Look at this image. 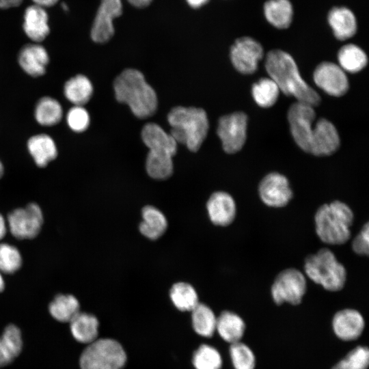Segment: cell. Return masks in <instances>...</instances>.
Returning a JSON list of instances; mask_svg holds the SVG:
<instances>
[{"label": "cell", "mask_w": 369, "mask_h": 369, "mask_svg": "<svg viewBox=\"0 0 369 369\" xmlns=\"http://www.w3.org/2000/svg\"><path fill=\"white\" fill-rule=\"evenodd\" d=\"M266 70L286 96H294L298 102L317 106L320 102L318 94L302 79L293 58L281 50L269 51L266 57Z\"/></svg>", "instance_id": "1"}, {"label": "cell", "mask_w": 369, "mask_h": 369, "mask_svg": "<svg viewBox=\"0 0 369 369\" xmlns=\"http://www.w3.org/2000/svg\"><path fill=\"white\" fill-rule=\"evenodd\" d=\"M113 89L117 100L127 104L137 118H146L154 113L157 107L156 92L140 71L124 70L115 78Z\"/></svg>", "instance_id": "2"}, {"label": "cell", "mask_w": 369, "mask_h": 369, "mask_svg": "<svg viewBox=\"0 0 369 369\" xmlns=\"http://www.w3.org/2000/svg\"><path fill=\"white\" fill-rule=\"evenodd\" d=\"M141 137L149 148L146 162L148 175L158 180L168 178L173 173L172 157L176 152L177 142L155 123L144 126Z\"/></svg>", "instance_id": "3"}, {"label": "cell", "mask_w": 369, "mask_h": 369, "mask_svg": "<svg viewBox=\"0 0 369 369\" xmlns=\"http://www.w3.org/2000/svg\"><path fill=\"white\" fill-rule=\"evenodd\" d=\"M354 215L346 203L334 200L321 205L314 215L315 230L319 239L329 245H342L351 238Z\"/></svg>", "instance_id": "4"}, {"label": "cell", "mask_w": 369, "mask_h": 369, "mask_svg": "<svg viewBox=\"0 0 369 369\" xmlns=\"http://www.w3.org/2000/svg\"><path fill=\"white\" fill-rule=\"evenodd\" d=\"M171 126L170 135L177 143L196 152L205 139L208 131L206 111L200 108L176 107L167 115Z\"/></svg>", "instance_id": "5"}, {"label": "cell", "mask_w": 369, "mask_h": 369, "mask_svg": "<svg viewBox=\"0 0 369 369\" xmlns=\"http://www.w3.org/2000/svg\"><path fill=\"white\" fill-rule=\"evenodd\" d=\"M303 269L306 276L328 291L342 290L346 281L345 267L328 248L308 255L304 260Z\"/></svg>", "instance_id": "6"}, {"label": "cell", "mask_w": 369, "mask_h": 369, "mask_svg": "<svg viewBox=\"0 0 369 369\" xmlns=\"http://www.w3.org/2000/svg\"><path fill=\"white\" fill-rule=\"evenodd\" d=\"M126 355L121 344L109 338L88 344L80 357L81 369H122Z\"/></svg>", "instance_id": "7"}, {"label": "cell", "mask_w": 369, "mask_h": 369, "mask_svg": "<svg viewBox=\"0 0 369 369\" xmlns=\"http://www.w3.org/2000/svg\"><path fill=\"white\" fill-rule=\"evenodd\" d=\"M307 281L305 275L295 268L286 269L275 277L271 286L273 300L277 305L288 303H301L306 292Z\"/></svg>", "instance_id": "8"}, {"label": "cell", "mask_w": 369, "mask_h": 369, "mask_svg": "<svg viewBox=\"0 0 369 369\" xmlns=\"http://www.w3.org/2000/svg\"><path fill=\"white\" fill-rule=\"evenodd\" d=\"M11 234L18 239H31L40 232L43 223V214L40 206L30 203L25 208H18L8 216Z\"/></svg>", "instance_id": "9"}, {"label": "cell", "mask_w": 369, "mask_h": 369, "mask_svg": "<svg viewBox=\"0 0 369 369\" xmlns=\"http://www.w3.org/2000/svg\"><path fill=\"white\" fill-rule=\"evenodd\" d=\"M315 111L313 107L297 102L292 104L288 112V120L292 135L297 144L305 152L310 153Z\"/></svg>", "instance_id": "10"}, {"label": "cell", "mask_w": 369, "mask_h": 369, "mask_svg": "<svg viewBox=\"0 0 369 369\" xmlns=\"http://www.w3.org/2000/svg\"><path fill=\"white\" fill-rule=\"evenodd\" d=\"M247 116L243 112H235L220 118L217 133L224 151L233 154L239 151L246 140Z\"/></svg>", "instance_id": "11"}, {"label": "cell", "mask_w": 369, "mask_h": 369, "mask_svg": "<svg viewBox=\"0 0 369 369\" xmlns=\"http://www.w3.org/2000/svg\"><path fill=\"white\" fill-rule=\"evenodd\" d=\"M258 194L264 204L273 208L286 206L293 197L288 180L277 172L269 173L261 180Z\"/></svg>", "instance_id": "12"}, {"label": "cell", "mask_w": 369, "mask_h": 369, "mask_svg": "<svg viewBox=\"0 0 369 369\" xmlns=\"http://www.w3.org/2000/svg\"><path fill=\"white\" fill-rule=\"evenodd\" d=\"M262 57L263 49L261 44L250 37L237 39L231 47L230 58L232 64L242 74L254 73Z\"/></svg>", "instance_id": "13"}, {"label": "cell", "mask_w": 369, "mask_h": 369, "mask_svg": "<svg viewBox=\"0 0 369 369\" xmlns=\"http://www.w3.org/2000/svg\"><path fill=\"white\" fill-rule=\"evenodd\" d=\"M122 13L121 0H100L92 27V39L98 43L109 41L114 34L113 19Z\"/></svg>", "instance_id": "14"}, {"label": "cell", "mask_w": 369, "mask_h": 369, "mask_svg": "<svg viewBox=\"0 0 369 369\" xmlns=\"http://www.w3.org/2000/svg\"><path fill=\"white\" fill-rule=\"evenodd\" d=\"M316 85L333 96H341L348 90V79L344 70L332 62L320 64L314 72Z\"/></svg>", "instance_id": "15"}, {"label": "cell", "mask_w": 369, "mask_h": 369, "mask_svg": "<svg viewBox=\"0 0 369 369\" xmlns=\"http://www.w3.org/2000/svg\"><path fill=\"white\" fill-rule=\"evenodd\" d=\"M365 327L364 317L355 309L346 308L336 312L332 320L336 336L344 341L357 339Z\"/></svg>", "instance_id": "16"}, {"label": "cell", "mask_w": 369, "mask_h": 369, "mask_svg": "<svg viewBox=\"0 0 369 369\" xmlns=\"http://www.w3.org/2000/svg\"><path fill=\"white\" fill-rule=\"evenodd\" d=\"M340 146V138L334 125L325 118L314 126L310 153L316 156L330 155Z\"/></svg>", "instance_id": "17"}, {"label": "cell", "mask_w": 369, "mask_h": 369, "mask_svg": "<svg viewBox=\"0 0 369 369\" xmlns=\"http://www.w3.org/2000/svg\"><path fill=\"white\" fill-rule=\"evenodd\" d=\"M206 208L210 221L217 226H227L236 217L235 201L225 191L213 193L207 202Z\"/></svg>", "instance_id": "18"}, {"label": "cell", "mask_w": 369, "mask_h": 369, "mask_svg": "<svg viewBox=\"0 0 369 369\" xmlns=\"http://www.w3.org/2000/svg\"><path fill=\"white\" fill-rule=\"evenodd\" d=\"M19 64L23 70L32 77L44 74L49 62L46 49L39 44H28L20 51Z\"/></svg>", "instance_id": "19"}, {"label": "cell", "mask_w": 369, "mask_h": 369, "mask_svg": "<svg viewBox=\"0 0 369 369\" xmlns=\"http://www.w3.org/2000/svg\"><path fill=\"white\" fill-rule=\"evenodd\" d=\"M48 20V14L44 8L36 5H31L24 13V31L33 41L41 42L50 31Z\"/></svg>", "instance_id": "20"}, {"label": "cell", "mask_w": 369, "mask_h": 369, "mask_svg": "<svg viewBox=\"0 0 369 369\" xmlns=\"http://www.w3.org/2000/svg\"><path fill=\"white\" fill-rule=\"evenodd\" d=\"M328 22L336 38L344 40L353 36L357 31L354 14L345 7H334L329 12Z\"/></svg>", "instance_id": "21"}, {"label": "cell", "mask_w": 369, "mask_h": 369, "mask_svg": "<svg viewBox=\"0 0 369 369\" xmlns=\"http://www.w3.org/2000/svg\"><path fill=\"white\" fill-rule=\"evenodd\" d=\"M245 330L244 320L232 312L224 311L217 318L216 331L227 342L233 344L240 342Z\"/></svg>", "instance_id": "22"}, {"label": "cell", "mask_w": 369, "mask_h": 369, "mask_svg": "<svg viewBox=\"0 0 369 369\" xmlns=\"http://www.w3.org/2000/svg\"><path fill=\"white\" fill-rule=\"evenodd\" d=\"M69 323L72 335L77 341L90 344L96 340L98 321L95 316L79 312Z\"/></svg>", "instance_id": "23"}, {"label": "cell", "mask_w": 369, "mask_h": 369, "mask_svg": "<svg viewBox=\"0 0 369 369\" xmlns=\"http://www.w3.org/2000/svg\"><path fill=\"white\" fill-rule=\"evenodd\" d=\"M27 148L36 164L40 167H45L57 154L54 141L45 134L31 137L27 142Z\"/></svg>", "instance_id": "24"}, {"label": "cell", "mask_w": 369, "mask_h": 369, "mask_svg": "<svg viewBox=\"0 0 369 369\" xmlns=\"http://www.w3.org/2000/svg\"><path fill=\"white\" fill-rule=\"evenodd\" d=\"M141 215L139 230L144 236L155 240L164 234L167 221L161 211L152 206H146L142 209Z\"/></svg>", "instance_id": "25"}, {"label": "cell", "mask_w": 369, "mask_h": 369, "mask_svg": "<svg viewBox=\"0 0 369 369\" xmlns=\"http://www.w3.org/2000/svg\"><path fill=\"white\" fill-rule=\"evenodd\" d=\"M264 12L266 20L277 28L286 29L292 22L293 10L289 0H269Z\"/></svg>", "instance_id": "26"}, {"label": "cell", "mask_w": 369, "mask_h": 369, "mask_svg": "<svg viewBox=\"0 0 369 369\" xmlns=\"http://www.w3.org/2000/svg\"><path fill=\"white\" fill-rule=\"evenodd\" d=\"M79 301L71 295L59 294L50 303L49 310L57 320L70 322L80 311Z\"/></svg>", "instance_id": "27"}, {"label": "cell", "mask_w": 369, "mask_h": 369, "mask_svg": "<svg viewBox=\"0 0 369 369\" xmlns=\"http://www.w3.org/2000/svg\"><path fill=\"white\" fill-rule=\"evenodd\" d=\"M92 92L90 81L82 74L70 79L64 85L65 96L70 102L78 106L85 104L91 98Z\"/></svg>", "instance_id": "28"}, {"label": "cell", "mask_w": 369, "mask_h": 369, "mask_svg": "<svg viewBox=\"0 0 369 369\" xmlns=\"http://www.w3.org/2000/svg\"><path fill=\"white\" fill-rule=\"evenodd\" d=\"M340 68L351 73L362 70L367 64L368 59L365 52L359 46L349 44L343 46L338 54Z\"/></svg>", "instance_id": "29"}, {"label": "cell", "mask_w": 369, "mask_h": 369, "mask_svg": "<svg viewBox=\"0 0 369 369\" xmlns=\"http://www.w3.org/2000/svg\"><path fill=\"white\" fill-rule=\"evenodd\" d=\"M195 331L204 337H211L216 331L217 317L206 304H198L191 311Z\"/></svg>", "instance_id": "30"}, {"label": "cell", "mask_w": 369, "mask_h": 369, "mask_svg": "<svg viewBox=\"0 0 369 369\" xmlns=\"http://www.w3.org/2000/svg\"><path fill=\"white\" fill-rule=\"evenodd\" d=\"M169 296L176 308L181 311H191L199 303L195 290L186 282L174 284Z\"/></svg>", "instance_id": "31"}, {"label": "cell", "mask_w": 369, "mask_h": 369, "mask_svg": "<svg viewBox=\"0 0 369 369\" xmlns=\"http://www.w3.org/2000/svg\"><path fill=\"white\" fill-rule=\"evenodd\" d=\"M35 117L37 122L44 126L57 124L62 117V109L57 100L51 97H44L36 105Z\"/></svg>", "instance_id": "32"}, {"label": "cell", "mask_w": 369, "mask_h": 369, "mask_svg": "<svg viewBox=\"0 0 369 369\" xmlns=\"http://www.w3.org/2000/svg\"><path fill=\"white\" fill-rule=\"evenodd\" d=\"M279 89L271 78H262L255 83L251 89L256 102L262 107L273 106L279 96Z\"/></svg>", "instance_id": "33"}, {"label": "cell", "mask_w": 369, "mask_h": 369, "mask_svg": "<svg viewBox=\"0 0 369 369\" xmlns=\"http://www.w3.org/2000/svg\"><path fill=\"white\" fill-rule=\"evenodd\" d=\"M193 364L196 369H220L222 358L216 348L203 344L194 353Z\"/></svg>", "instance_id": "34"}, {"label": "cell", "mask_w": 369, "mask_h": 369, "mask_svg": "<svg viewBox=\"0 0 369 369\" xmlns=\"http://www.w3.org/2000/svg\"><path fill=\"white\" fill-rule=\"evenodd\" d=\"M230 355L235 369L255 368L256 358L253 351L241 341L231 344Z\"/></svg>", "instance_id": "35"}, {"label": "cell", "mask_w": 369, "mask_h": 369, "mask_svg": "<svg viewBox=\"0 0 369 369\" xmlns=\"http://www.w3.org/2000/svg\"><path fill=\"white\" fill-rule=\"evenodd\" d=\"M369 364V351L359 346L350 351L332 369H367Z\"/></svg>", "instance_id": "36"}, {"label": "cell", "mask_w": 369, "mask_h": 369, "mask_svg": "<svg viewBox=\"0 0 369 369\" xmlns=\"http://www.w3.org/2000/svg\"><path fill=\"white\" fill-rule=\"evenodd\" d=\"M22 265V257L16 247L8 243L0 244V272L11 274Z\"/></svg>", "instance_id": "37"}, {"label": "cell", "mask_w": 369, "mask_h": 369, "mask_svg": "<svg viewBox=\"0 0 369 369\" xmlns=\"http://www.w3.org/2000/svg\"><path fill=\"white\" fill-rule=\"evenodd\" d=\"M12 356L16 358L23 348V340L20 330L15 325H8L1 337Z\"/></svg>", "instance_id": "38"}, {"label": "cell", "mask_w": 369, "mask_h": 369, "mask_svg": "<svg viewBox=\"0 0 369 369\" xmlns=\"http://www.w3.org/2000/svg\"><path fill=\"white\" fill-rule=\"evenodd\" d=\"M67 123L75 132L84 131L90 124V116L83 107L75 105L68 112Z\"/></svg>", "instance_id": "39"}, {"label": "cell", "mask_w": 369, "mask_h": 369, "mask_svg": "<svg viewBox=\"0 0 369 369\" xmlns=\"http://www.w3.org/2000/svg\"><path fill=\"white\" fill-rule=\"evenodd\" d=\"M353 251L360 256H368L369 253V225L366 222L359 233L352 242Z\"/></svg>", "instance_id": "40"}, {"label": "cell", "mask_w": 369, "mask_h": 369, "mask_svg": "<svg viewBox=\"0 0 369 369\" xmlns=\"http://www.w3.org/2000/svg\"><path fill=\"white\" fill-rule=\"evenodd\" d=\"M14 359L0 338V367L10 364Z\"/></svg>", "instance_id": "41"}, {"label": "cell", "mask_w": 369, "mask_h": 369, "mask_svg": "<svg viewBox=\"0 0 369 369\" xmlns=\"http://www.w3.org/2000/svg\"><path fill=\"white\" fill-rule=\"evenodd\" d=\"M23 0H0V8L7 9L19 5Z\"/></svg>", "instance_id": "42"}, {"label": "cell", "mask_w": 369, "mask_h": 369, "mask_svg": "<svg viewBox=\"0 0 369 369\" xmlns=\"http://www.w3.org/2000/svg\"><path fill=\"white\" fill-rule=\"evenodd\" d=\"M128 2L133 6L141 8H145L150 4L152 0H127Z\"/></svg>", "instance_id": "43"}, {"label": "cell", "mask_w": 369, "mask_h": 369, "mask_svg": "<svg viewBox=\"0 0 369 369\" xmlns=\"http://www.w3.org/2000/svg\"><path fill=\"white\" fill-rule=\"evenodd\" d=\"M34 5L44 8L50 7L55 4L58 0H32Z\"/></svg>", "instance_id": "44"}, {"label": "cell", "mask_w": 369, "mask_h": 369, "mask_svg": "<svg viewBox=\"0 0 369 369\" xmlns=\"http://www.w3.org/2000/svg\"><path fill=\"white\" fill-rule=\"evenodd\" d=\"M187 3L193 8H198L206 4L209 0H186Z\"/></svg>", "instance_id": "45"}, {"label": "cell", "mask_w": 369, "mask_h": 369, "mask_svg": "<svg viewBox=\"0 0 369 369\" xmlns=\"http://www.w3.org/2000/svg\"><path fill=\"white\" fill-rule=\"evenodd\" d=\"M7 231L6 223L3 217L0 214V240L5 235Z\"/></svg>", "instance_id": "46"}, {"label": "cell", "mask_w": 369, "mask_h": 369, "mask_svg": "<svg viewBox=\"0 0 369 369\" xmlns=\"http://www.w3.org/2000/svg\"><path fill=\"white\" fill-rule=\"evenodd\" d=\"M4 287H5L4 280L0 272V292L3 290Z\"/></svg>", "instance_id": "47"}, {"label": "cell", "mask_w": 369, "mask_h": 369, "mask_svg": "<svg viewBox=\"0 0 369 369\" xmlns=\"http://www.w3.org/2000/svg\"><path fill=\"white\" fill-rule=\"evenodd\" d=\"M3 174V167L1 162L0 161V178L2 176Z\"/></svg>", "instance_id": "48"}]
</instances>
